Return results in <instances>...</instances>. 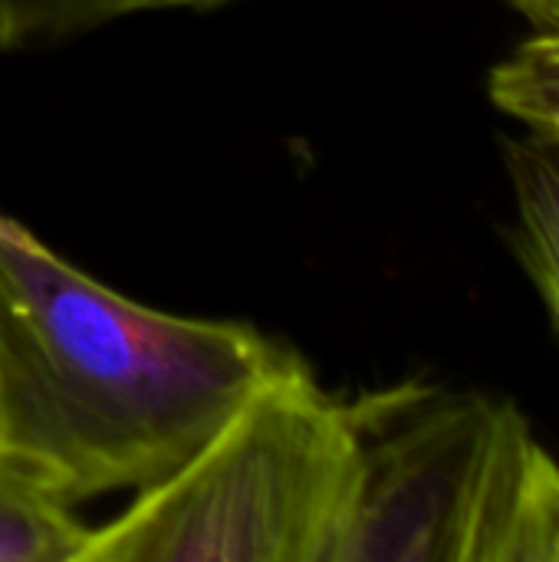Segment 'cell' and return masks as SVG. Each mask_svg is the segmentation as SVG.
<instances>
[{"label":"cell","mask_w":559,"mask_h":562,"mask_svg":"<svg viewBox=\"0 0 559 562\" xmlns=\"http://www.w3.org/2000/svg\"><path fill=\"white\" fill-rule=\"evenodd\" d=\"M353 415L359 464L333 562H517L554 458L514 405L405 382Z\"/></svg>","instance_id":"3"},{"label":"cell","mask_w":559,"mask_h":562,"mask_svg":"<svg viewBox=\"0 0 559 562\" xmlns=\"http://www.w3.org/2000/svg\"><path fill=\"white\" fill-rule=\"evenodd\" d=\"M521 257L559 329V148L530 135L507 145Z\"/></svg>","instance_id":"5"},{"label":"cell","mask_w":559,"mask_h":562,"mask_svg":"<svg viewBox=\"0 0 559 562\" xmlns=\"http://www.w3.org/2000/svg\"><path fill=\"white\" fill-rule=\"evenodd\" d=\"M244 0H0V49H36L99 26L175 10H221Z\"/></svg>","instance_id":"6"},{"label":"cell","mask_w":559,"mask_h":562,"mask_svg":"<svg viewBox=\"0 0 559 562\" xmlns=\"http://www.w3.org/2000/svg\"><path fill=\"white\" fill-rule=\"evenodd\" d=\"M356 464L353 402L297 359L181 468L92 527L82 562H333Z\"/></svg>","instance_id":"2"},{"label":"cell","mask_w":559,"mask_h":562,"mask_svg":"<svg viewBox=\"0 0 559 562\" xmlns=\"http://www.w3.org/2000/svg\"><path fill=\"white\" fill-rule=\"evenodd\" d=\"M521 16L537 30V33H557L559 30V0H511Z\"/></svg>","instance_id":"8"},{"label":"cell","mask_w":559,"mask_h":562,"mask_svg":"<svg viewBox=\"0 0 559 562\" xmlns=\"http://www.w3.org/2000/svg\"><path fill=\"white\" fill-rule=\"evenodd\" d=\"M491 102L559 148V30L524 40L488 79Z\"/></svg>","instance_id":"7"},{"label":"cell","mask_w":559,"mask_h":562,"mask_svg":"<svg viewBox=\"0 0 559 562\" xmlns=\"http://www.w3.org/2000/svg\"><path fill=\"white\" fill-rule=\"evenodd\" d=\"M297 359L115 293L0 211V448L72 504L155 487Z\"/></svg>","instance_id":"1"},{"label":"cell","mask_w":559,"mask_h":562,"mask_svg":"<svg viewBox=\"0 0 559 562\" xmlns=\"http://www.w3.org/2000/svg\"><path fill=\"white\" fill-rule=\"evenodd\" d=\"M30 461L0 448V562H82L92 527Z\"/></svg>","instance_id":"4"}]
</instances>
